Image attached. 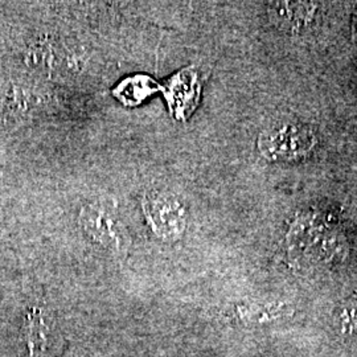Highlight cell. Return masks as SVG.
Listing matches in <instances>:
<instances>
[{"instance_id":"obj_1","label":"cell","mask_w":357,"mask_h":357,"mask_svg":"<svg viewBox=\"0 0 357 357\" xmlns=\"http://www.w3.org/2000/svg\"><path fill=\"white\" fill-rule=\"evenodd\" d=\"M142 211L153 234L163 241H178L187 229V208L169 192H146L142 197Z\"/></svg>"},{"instance_id":"obj_2","label":"cell","mask_w":357,"mask_h":357,"mask_svg":"<svg viewBox=\"0 0 357 357\" xmlns=\"http://www.w3.org/2000/svg\"><path fill=\"white\" fill-rule=\"evenodd\" d=\"M78 221L90 240L114 255H122L126 250V229L112 203L97 200L84 205L79 211Z\"/></svg>"},{"instance_id":"obj_4","label":"cell","mask_w":357,"mask_h":357,"mask_svg":"<svg viewBox=\"0 0 357 357\" xmlns=\"http://www.w3.org/2000/svg\"><path fill=\"white\" fill-rule=\"evenodd\" d=\"M200 89V77L193 66L180 70L168 79L165 86H160L171 114L181 121H185L195 110L199 102Z\"/></svg>"},{"instance_id":"obj_3","label":"cell","mask_w":357,"mask_h":357,"mask_svg":"<svg viewBox=\"0 0 357 357\" xmlns=\"http://www.w3.org/2000/svg\"><path fill=\"white\" fill-rule=\"evenodd\" d=\"M315 135L305 125L282 122L265 130L258 141L261 153L270 159H295L311 151Z\"/></svg>"},{"instance_id":"obj_7","label":"cell","mask_w":357,"mask_h":357,"mask_svg":"<svg viewBox=\"0 0 357 357\" xmlns=\"http://www.w3.org/2000/svg\"><path fill=\"white\" fill-rule=\"evenodd\" d=\"M26 340L29 357H35L47 349L50 326L41 310L33 308L26 315Z\"/></svg>"},{"instance_id":"obj_8","label":"cell","mask_w":357,"mask_h":357,"mask_svg":"<svg viewBox=\"0 0 357 357\" xmlns=\"http://www.w3.org/2000/svg\"><path fill=\"white\" fill-rule=\"evenodd\" d=\"M352 33H354V40L357 44V10L354 16V24H352Z\"/></svg>"},{"instance_id":"obj_6","label":"cell","mask_w":357,"mask_h":357,"mask_svg":"<svg viewBox=\"0 0 357 357\" xmlns=\"http://www.w3.org/2000/svg\"><path fill=\"white\" fill-rule=\"evenodd\" d=\"M158 90H160V86L151 77L139 75L119 82V85L113 90V94L123 105L137 106Z\"/></svg>"},{"instance_id":"obj_5","label":"cell","mask_w":357,"mask_h":357,"mask_svg":"<svg viewBox=\"0 0 357 357\" xmlns=\"http://www.w3.org/2000/svg\"><path fill=\"white\" fill-rule=\"evenodd\" d=\"M318 4L315 3H271L270 13L277 26L284 31L298 32L310 26L318 13Z\"/></svg>"}]
</instances>
